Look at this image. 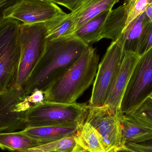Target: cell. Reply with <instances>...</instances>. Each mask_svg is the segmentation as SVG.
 Listing matches in <instances>:
<instances>
[{"label":"cell","instance_id":"obj_10","mask_svg":"<svg viewBox=\"0 0 152 152\" xmlns=\"http://www.w3.org/2000/svg\"><path fill=\"white\" fill-rule=\"evenodd\" d=\"M152 0H125L124 4L111 11L102 31V39L116 41L127 27L140 15Z\"/></svg>","mask_w":152,"mask_h":152},{"label":"cell","instance_id":"obj_8","mask_svg":"<svg viewBox=\"0 0 152 152\" xmlns=\"http://www.w3.org/2000/svg\"><path fill=\"white\" fill-rule=\"evenodd\" d=\"M121 113L114 111L106 105H88V113L85 122L96 131L106 152L124 146L120 118Z\"/></svg>","mask_w":152,"mask_h":152},{"label":"cell","instance_id":"obj_22","mask_svg":"<svg viewBox=\"0 0 152 152\" xmlns=\"http://www.w3.org/2000/svg\"><path fill=\"white\" fill-rule=\"evenodd\" d=\"M127 115L152 129V96L147 98L134 111Z\"/></svg>","mask_w":152,"mask_h":152},{"label":"cell","instance_id":"obj_25","mask_svg":"<svg viewBox=\"0 0 152 152\" xmlns=\"http://www.w3.org/2000/svg\"><path fill=\"white\" fill-rule=\"evenodd\" d=\"M44 93L40 90H36L26 97V100L33 106L42 102L44 101Z\"/></svg>","mask_w":152,"mask_h":152},{"label":"cell","instance_id":"obj_4","mask_svg":"<svg viewBox=\"0 0 152 152\" xmlns=\"http://www.w3.org/2000/svg\"><path fill=\"white\" fill-rule=\"evenodd\" d=\"M86 103L64 104L43 102L25 113L26 128L76 123L83 126L88 113Z\"/></svg>","mask_w":152,"mask_h":152},{"label":"cell","instance_id":"obj_13","mask_svg":"<svg viewBox=\"0 0 152 152\" xmlns=\"http://www.w3.org/2000/svg\"><path fill=\"white\" fill-rule=\"evenodd\" d=\"M119 0H77L75 8L69 13L75 23L76 29L100 13L112 10Z\"/></svg>","mask_w":152,"mask_h":152},{"label":"cell","instance_id":"obj_30","mask_svg":"<svg viewBox=\"0 0 152 152\" xmlns=\"http://www.w3.org/2000/svg\"><path fill=\"white\" fill-rule=\"evenodd\" d=\"M137 144L141 145H147V146H152V138L148 140H145L143 142L138 143Z\"/></svg>","mask_w":152,"mask_h":152},{"label":"cell","instance_id":"obj_6","mask_svg":"<svg viewBox=\"0 0 152 152\" xmlns=\"http://www.w3.org/2000/svg\"><path fill=\"white\" fill-rule=\"evenodd\" d=\"M152 96V47L140 56L124 93L120 112L128 114Z\"/></svg>","mask_w":152,"mask_h":152},{"label":"cell","instance_id":"obj_18","mask_svg":"<svg viewBox=\"0 0 152 152\" xmlns=\"http://www.w3.org/2000/svg\"><path fill=\"white\" fill-rule=\"evenodd\" d=\"M111 11L103 12L86 22L76 30L74 35L88 45L101 40L104 26Z\"/></svg>","mask_w":152,"mask_h":152},{"label":"cell","instance_id":"obj_9","mask_svg":"<svg viewBox=\"0 0 152 152\" xmlns=\"http://www.w3.org/2000/svg\"><path fill=\"white\" fill-rule=\"evenodd\" d=\"M27 96L17 88L0 92V133L26 129L25 113L31 107Z\"/></svg>","mask_w":152,"mask_h":152},{"label":"cell","instance_id":"obj_19","mask_svg":"<svg viewBox=\"0 0 152 152\" xmlns=\"http://www.w3.org/2000/svg\"><path fill=\"white\" fill-rule=\"evenodd\" d=\"M44 143L18 131L0 133V148L11 151H26Z\"/></svg>","mask_w":152,"mask_h":152},{"label":"cell","instance_id":"obj_12","mask_svg":"<svg viewBox=\"0 0 152 152\" xmlns=\"http://www.w3.org/2000/svg\"><path fill=\"white\" fill-rule=\"evenodd\" d=\"M140 57L135 53H124L121 64L114 78L104 104L116 112H120L121 104L126 88Z\"/></svg>","mask_w":152,"mask_h":152},{"label":"cell","instance_id":"obj_2","mask_svg":"<svg viewBox=\"0 0 152 152\" xmlns=\"http://www.w3.org/2000/svg\"><path fill=\"white\" fill-rule=\"evenodd\" d=\"M99 60V56L95 49L88 45L71 67L44 92V102H76L94 82Z\"/></svg>","mask_w":152,"mask_h":152},{"label":"cell","instance_id":"obj_3","mask_svg":"<svg viewBox=\"0 0 152 152\" xmlns=\"http://www.w3.org/2000/svg\"><path fill=\"white\" fill-rule=\"evenodd\" d=\"M20 23L10 18L0 21V92L16 88L20 61Z\"/></svg>","mask_w":152,"mask_h":152},{"label":"cell","instance_id":"obj_1","mask_svg":"<svg viewBox=\"0 0 152 152\" xmlns=\"http://www.w3.org/2000/svg\"><path fill=\"white\" fill-rule=\"evenodd\" d=\"M88 45L74 34L47 41L43 54L22 89L25 94L37 90L45 92L71 67Z\"/></svg>","mask_w":152,"mask_h":152},{"label":"cell","instance_id":"obj_21","mask_svg":"<svg viewBox=\"0 0 152 152\" xmlns=\"http://www.w3.org/2000/svg\"><path fill=\"white\" fill-rule=\"evenodd\" d=\"M75 145V137H68L58 141L44 144L26 151L16 152H70Z\"/></svg>","mask_w":152,"mask_h":152},{"label":"cell","instance_id":"obj_5","mask_svg":"<svg viewBox=\"0 0 152 152\" xmlns=\"http://www.w3.org/2000/svg\"><path fill=\"white\" fill-rule=\"evenodd\" d=\"M19 39L20 57L16 88L22 90L46 47L47 40L45 22L20 23Z\"/></svg>","mask_w":152,"mask_h":152},{"label":"cell","instance_id":"obj_24","mask_svg":"<svg viewBox=\"0 0 152 152\" xmlns=\"http://www.w3.org/2000/svg\"><path fill=\"white\" fill-rule=\"evenodd\" d=\"M20 0H0V21L8 17L12 8Z\"/></svg>","mask_w":152,"mask_h":152},{"label":"cell","instance_id":"obj_27","mask_svg":"<svg viewBox=\"0 0 152 152\" xmlns=\"http://www.w3.org/2000/svg\"><path fill=\"white\" fill-rule=\"evenodd\" d=\"M77 0H53L52 1L67 8L71 11H73Z\"/></svg>","mask_w":152,"mask_h":152},{"label":"cell","instance_id":"obj_16","mask_svg":"<svg viewBox=\"0 0 152 152\" xmlns=\"http://www.w3.org/2000/svg\"><path fill=\"white\" fill-rule=\"evenodd\" d=\"M74 137L75 145L70 152H106L100 137L86 122Z\"/></svg>","mask_w":152,"mask_h":152},{"label":"cell","instance_id":"obj_32","mask_svg":"<svg viewBox=\"0 0 152 152\" xmlns=\"http://www.w3.org/2000/svg\"><path fill=\"white\" fill-rule=\"evenodd\" d=\"M48 1H53V0H48Z\"/></svg>","mask_w":152,"mask_h":152},{"label":"cell","instance_id":"obj_31","mask_svg":"<svg viewBox=\"0 0 152 152\" xmlns=\"http://www.w3.org/2000/svg\"><path fill=\"white\" fill-rule=\"evenodd\" d=\"M108 152H115L114 151H113V150H111V151H110Z\"/></svg>","mask_w":152,"mask_h":152},{"label":"cell","instance_id":"obj_26","mask_svg":"<svg viewBox=\"0 0 152 152\" xmlns=\"http://www.w3.org/2000/svg\"><path fill=\"white\" fill-rule=\"evenodd\" d=\"M125 146L138 152H152V146L141 145L133 143H127Z\"/></svg>","mask_w":152,"mask_h":152},{"label":"cell","instance_id":"obj_20","mask_svg":"<svg viewBox=\"0 0 152 152\" xmlns=\"http://www.w3.org/2000/svg\"><path fill=\"white\" fill-rule=\"evenodd\" d=\"M150 21L144 12L130 24L121 35L124 41V51L137 53L146 24Z\"/></svg>","mask_w":152,"mask_h":152},{"label":"cell","instance_id":"obj_15","mask_svg":"<svg viewBox=\"0 0 152 152\" xmlns=\"http://www.w3.org/2000/svg\"><path fill=\"white\" fill-rule=\"evenodd\" d=\"M123 144H137L152 138V129L140 123L129 115L121 113Z\"/></svg>","mask_w":152,"mask_h":152},{"label":"cell","instance_id":"obj_7","mask_svg":"<svg viewBox=\"0 0 152 152\" xmlns=\"http://www.w3.org/2000/svg\"><path fill=\"white\" fill-rule=\"evenodd\" d=\"M124 54V41L120 36L116 41H112L99 64L88 105H104Z\"/></svg>","mask_w":152,"mask_h":152},{"label":"cell","instance_id":"obj_17","mask_svg":"<svg viewBox=\"0 0 152 152\" xmlns=\"http://www.w3.org/2000/svg\"><path fill=\"white\" fill-rule=\"evenodd\" d=\"M47 41H52L73 35L75 32V23L69 14L58 15L45 22Z\"/></svg>","mask_w":152,"mask_h":152},{"label":"cell","instance_id":"obj_23","mask_svg":"<svg viewBox=\"0 0 152 152\" xmlns=\"http://www.w3.org/2000/svg\"><path fill=\"white\" fill-rule=\"evenodd\" d=\"M152 47V21L146 24L137 53L139 56L147 52Z\"/></svg>","mask_w":152,"mask_h":152},{"label":"cell","instance_id":"obj_14","mask_svg":"<svg viewBox=\"0 0 152 152\" xmlns=\"http://www.w3.org/2000/svg\"><path fill=\"white\" fill-rule=\"evenodd\" d=\"M82 126L76 123H69L27 128L20 132L44 143H48L68 137L75 136L78 130Z\"/></svg>","mask_w":152,"mask_h":152},{"label":"cell","instance_id":"obj_28","mask_svg":"<svg viewBox=\"0 0 152 152\" xmlns=\"http://www.w3.org/2000/svg\"><path fill=\"white\" fill-rule=\"evenodd\" d=\"M144 13L149 20L152 21V2L145 8Z\"/></svg>","mask_w":152,"mask_h":152},{"label":"cell","instance_id":"obj_29","mask_svg":"<svg viewBox=\"0 0 152 152\" xmlns=\"http://www.w3.org/2000/svg\"><path fill=\"white\" fill-rule=\"evenodd\" d=\"M113 150L115 152H138L133 151V150L125 146L115 148V149H113Z\"/></svg>","mask_w":152,"mask_h":152},{"label":"cell","instance_id":"obj_11","mask_svg":"<svg viewBox=\"0 0 152 152\" xmlns=\"http://www.w3.org/2000/svg\"><path fill=\"white\" fill-rule=\"evenodd\" d=\"M65 13L56 4L48 0H20L7 18L31 24L45 22Z\"/></svg>","mask_w":152,"mask_h":152}]
</instances>
